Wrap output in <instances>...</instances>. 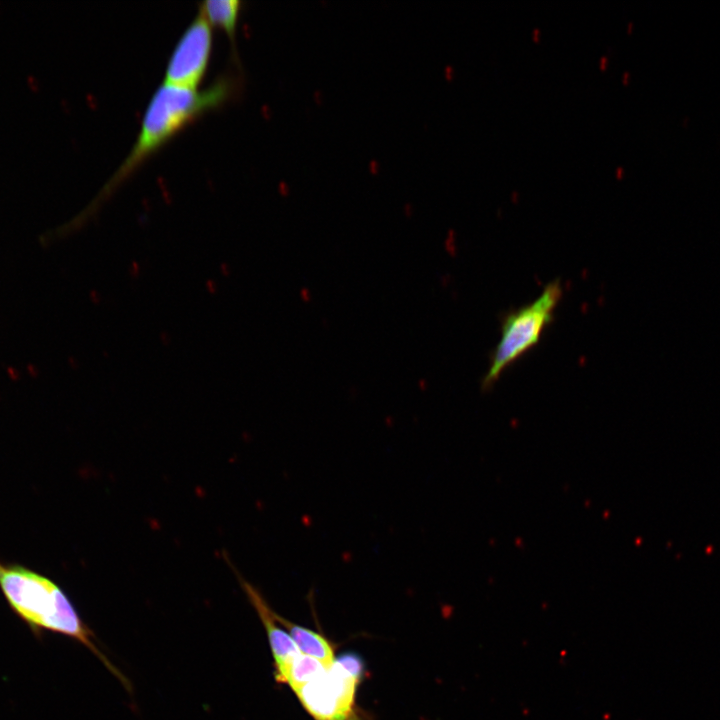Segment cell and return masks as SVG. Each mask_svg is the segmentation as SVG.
I'll list each match as a JSON object with an SVG mask.
<instances>
[{"label": "cell", "mask_w": 720, "mask_h": 720, "mask_svg": "<svg viewBox=\"0 0 720 720\" xmlns=\"http://www.w3.org/2000/svg\"><path fill=\"white\" fill-rule=\"evenodd\" d=\"M238 88V80L232 74H222L203 89L162 83L148 102L128 155L106 181L95 203L110 196L149 157L185 127L208 111L229 102Z\"/></svg>", "instance_id": "cell-1"}, {"label": "cell", "mask_w": 720, "mask_h": 720, "mask_svg": "<svg viewBox=\"0 0 720 720\" xmlns=\"http://www.w3.org/2000/svg\"><path fill=\"white\" fill-rule=\"evenodd\" d=\"M0 588L10 608L34 632L48 630L77 640L91 650L122 683L127 684L121 673L97 648L92 632L55 582L22 565L0 561Z\"/></svg>", "instance_id": "cell-2"}, {"label": "cell", "mask_w": 720, "mask_h": 720, "mask_svg": "<svg viewBox=\"0 0 720 720\" xmlns=\"http://www.w3.org/2000/svg\"><path fill=\"white\" fill-rule=\"evenodd\" d=\"M562 292L558 280L550 282L537 299L505 316L500 340L482 381L483 388H490L505 369L538 344L544 330L553 320Z\"/></svg>", "instance_id": "cell-3"}, {"label": "cell", "mask_w": 720, "mask_h": 720, "mask_svg": "<svg viewBox=\"0 0 720 720\" xmlns=\"http://www.w3.org/2000/svg\"><path fill=\"white\" fill-rule=\"evenodd\" d=\"M212 26L198 12L172 50L163 83L198 88L205 77L212 52Z\"/></svg>", "instance_id": "cell-4"}, {"label": "cell", "mask_w": 720, "mask_h": 720, "mask_svg": "<svg viewBox=\"0 0 720 720\" xmlns=\"http://www.w3.org/2000/svg\"><path fill=\"white\" fill-rule=\"evenodd\" d=\"M359 681L336 661L326 672L295 693L315 720H346Z\"/></svg>", "instance_id": "cell-5"}, {"label": "cell", "mask_w": 720, "mask_h": 720, "mask_svg": "<svg viewBox=\"0 0 720 720\" xmlns=\"http://www.w3.org/2000/svg\"><path fill=\"white\" fill-rule=\"evenodd\" d=\"M240 580L246 595L266 629L277 668V679H279L287 669L291 660L300 651L291 636L278 626L277 620L274 617V611L269 607L259 591L244 579L240 578Z\"/></svg>", "instance_id": "cell-6"}, {"label": "cell", "mask_w": 720, "mask_h": 720, "mask_svg": "<svg viewBox=\"0 0 720 720\" xmlns=\"http://www.w3.org/2000/svg\"><path fill=\"white\" fill-rule=\"evenodd\" d=\"M274 617L277 622L287 628L289 635L302 654L319 660L327 669L333 665L335 661L333 648L325 637L308 628L294 624L275 612Z\"/></svg>", "instance_id": "cell-7"}, {"label": "cell", "mask_w": 720, "mask_h": 720, "mask_svg": "<svg viewBox=\"0 0 720 720\" xmlns=\"http://www.w3.org/2000/svg\"><path fill=\"white\" fill-rule=\"evenodd\" d=\"M241 4L238 0H205L199 3L198 8V12L211 26L224 30L234 49Z\"/></svg>", "instance_id": "cell-8"}, {"label": "cell", "mask_w": 720, "mask_h": 720, "mask_svg": "<svg viewBox=\"0 0 720 720\" xmlns=\"http://www.w3.org/2000/svg\"><path fill=\"white\" fill-rule=\"evenodd\" d=\"M326 670L327 668L319 660L299 652L278 680L286 682L295 692L323 675Z\"/></svg>", "instance_id": "cell-9"}, {"label": "cell", "mask_w": 720, "mask_h": 720, "mask_svg": "<svg viewBox=\"0 0 720 720\" xmlns=\"http://www.w3.org/2000/svg\"><path fill=\"white\" fill-rule=\"evenodd\" d=\"M335 661L350 675L360 680L363 673V662L359 655L353 652H346L339 655Z\"/></svg>", "instance_id": "cell-10"}, {"label": "cell", "mask_w": 720, "mask_h": 720, "mask_svg": "<svg viewBox=\"0 0 720 720\" xmlns=\"http://www.w3.org/2000/svg\"><path fill=\"white\" fill-rule=\"evenodd\" d=\"M27 82H28L29 87H30L33 91L36 92V91L39 90V82H38V80H37L34 76H29V77L27 78Z\"/></svg>", "instance_id": "cell-11"}]
</instances>
